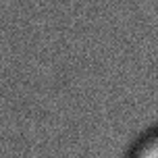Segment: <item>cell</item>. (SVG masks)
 <instances>
[{
	"mask_svg": "<svg viewBox=\"0 0 158 158\" xmlns=\"http://www.w3.org/2000/svg\"><path fill=\"white\" fill-rule=\"evenodd\" d=\"M131 158H158V131L143 137L139 146L133 150Z\"/></svg>",
	"mask_w": 158,
	"mask_h": 158,
	"instance_id": "6da1fadb",
	"label": "cell"
}]
</instances>
